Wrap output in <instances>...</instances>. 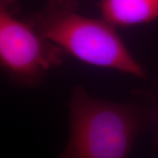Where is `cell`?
I'll return each instance as SVG.
<instances>
[{"instance_id":"6da1fadb","label":"cell","mask_w":158,"mask_h":158,"mask_svg":"<svg viewBox=\"0 0 158 158\" xmlns=\"http://www.w3.org/2000/svg\"><path fill=\"white\" fill-rule=\"evenodd\" d=\"M68 110L69 135L58 158H128L137 138L156 119L155 92L146 89L115 102L76 85Z\"/></svg>"},{"instance_id":"7a4b0ae2","label":"cell","mask_w":158,"mask_h":158,"mask_svg":"<svg viewBox=\"0 0 158 158\" xmlns=\"http://www.w3.org/2000/svg\"><path fill=\"white\" fill-rule=\"evenodd\" d=\"M36 30L69 55L90 66L147 78L117 27L105 19L83 14L76 0H48L28 19Z\"/></svg>"},{"instance_id":"3957f363","label":"cell","mask_w":158,"mask_h":158,"mask_svg":"<svg viewBox=\"0 0 158 158\" xmlns=\"http://www.w3.org/2000/svg\"><path fill=\"white\" fill-rule=\"evenodd\" d=\"M61 48L19 15L17 0H0V64L14 85L39 87L64 62Z\"/></svg>"},{"instance_id":"277c9868","label":"cell","mask_w":158,"mask_h":158,"mask_svg":"<svg viewBox=\"0 0 158 158\" xmlns=\"http://www.w3.org/2000/svg\"><path fill=\"white\" fill-rule=\"evenodd\" d=\"M99 11L116 27L145 25L158 19V0H99Z\"/></svg>"},{"instance_id":"5b68a950","label":"cell","mask_w":158,"mask_h":158,"mask_svg":"<svg viewBox=\"0 0 158 158\" xmlns=\"http://www.w3.org/2000/svg\"><path fill=\"white\" fill-rule=\"evenodd\" d=\"M154 92H155L156 102V125H155V128H156L155 141H156V144L158 147V75L156 78V91H154Z\"/></svg>"}]
</instances>
